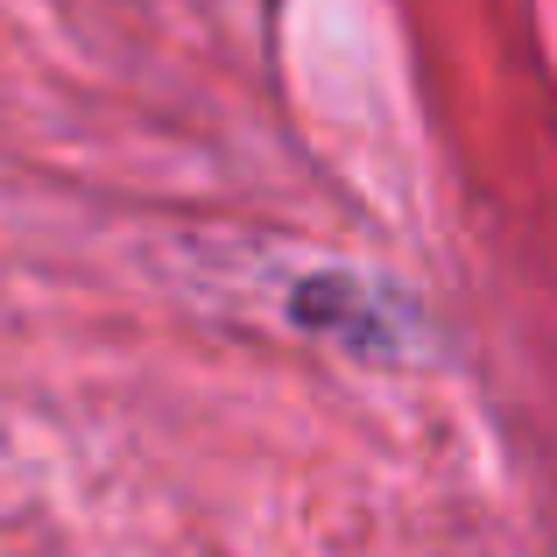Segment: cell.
<instances>
[{"mask_svg":"<svg viewBox=\"0 0 557 557\" xmlns=\"http://www.w3.org/2000/svg\"><path fill=\"white\" fill-rule=\"evenodd\" d=\"M297 318L318 325V332H339V339H354V346H374L381 332H388V318H368V289L360 283H332V275L297 297Z\"/></svg>","mask_w":557,"mask_h":557,"instance_id":"cell-1","label":"cell"}]
</instances>
